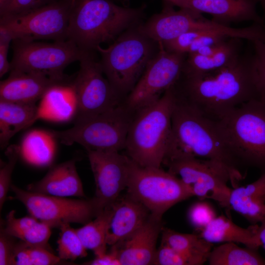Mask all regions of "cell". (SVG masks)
<instances>
[{"label":"cell","instance_id":"cell-42","mask_svg":"<svg viewBox=\"0 0 265 265\" xmlns=\"http://www.w3.org/2000/svg\"><path fill=\"white\" fill-rule=\"evenodd\" d=\"M12 39L5 32L0 31V77L10 71V63L7 58L8 51Z\"/></svg>","mask_w":265,"mask_h":265},{"label":"cell","instance_id":"cell-25","mask_svg":"<svg viewBox=\"0 0 265 265\" xmlns=\"http://www.w3.org/2000/svg\"><path fill=\"white\" fill-rule=\"evenodd\" d=\"M38 118V106L0 100V145L5 148L10 139Z\"/></svg>","mask_w":265,"mask_h":265},{"label":"cell","instance_id":"cell-12","mask_svg":"<svg viewBox=\"0 0 265 265\" xmlns=\"http://www.w3.org/2000/svg\"><path fill=\"white\" fill-rule=\"evenodd\" d=\"M10 188L14 199L24 205L30 215L51 228H59L71 223L84 225L102 211L94 198L76 199L58 197L25 190L14 185Z\"/></svg>","mask_w":265,"mask_h":265},{"label":"cell","instance_id":"cell-1","mask_svg":"<svg viewBox=\"0 0 265 265\" xmlns=\"http://www.w3.org/2000/svg\"><path fill=\"white\" fill-rule=\"evenodd\" d=\"M173 87L178 98L216 121L241 104L259 99L252 49L220 68L200 73H182Z\"/></svg>","mask_w":265,"mask_h":265},{"label":"cell","instance_id":"cell-4","mask_svg":"<svg viewBox=\"0 0 265 265\" xmlns=\"http://www.w3.org/2000/svg\"><path fill=\"white\" fill-rule=\"evenodd\" d=\"M141 9L119 5L111 0H77L72 11L67 39L85 52L114 41L139 18Z\"/></svg>","mask_w":265,"mask_h":265},{"label":"cell","instance_id":"cell-22","mask_svg":"<svg viewBox=\"0 0 265 265\" xmlns=\"http://www.w3.org/2000/svg\"><path fill=\"white\" fill-rule=\"evenodd\" d=\"M27 190L62 197H85L74 159L53 166L41 180L29 185Z\"/></svg>","mask_w":265,"mask_h":265},{"label":"cell","instance_id":"cell-41","mask_svg":"<svg viewBox=\"0 0 265 265\" xmlns=\"http://www.w3.org/2000/svg\"><path fill=\"white\" fill-rule=\"evenodd\" d=\"M15 238L0 227V265H11L12 259L17 243Z\"/></svg>","mask_w":265,"mask_h":265},{"label":"cell","instance_id":"cell-5","mask_svg":"<svg viewBox=\"0 0 265 265\" xmlns=\"http://www.w3.org/2000/svg\"><path fill=\"white\" fill-rule=\"evenodd\" d=\"M215 121L225 145L239 166L265 172V102L250 100Z\"/></svg>","mask_w":265,"mask_h":265},{"label":"cell","instance_id":"cell-44","mask_svg":"<svg viewBox=\"0 0 265 265\" xmlns=\"http://www.w3.org/2000/svg\"><path fill=\"white\" fill-rule=\"evenodd\" d=\"M11 265H32L27 244L20 240L16 243Z\"/></svg>","mask_w":265,"mask_h":265},{"label":"cell","instance_id":"cell-13","mask_svg":"<svg viewBox=\"0 0 265 265\" xmlns=\"http://www.w3.org/2000/svg\"><path fill=\"white\" fill-rule=\"evenodd\" d=\"M159 50L145 70L124 103L135 113L158 101L179 80L186 54L166 50L159 43Z\"/></svg>","mask_w":265,"mask_h":265},{"label":"cell","instance_id":"cell-38","mask_svg":"<svg viewBox=\"0 0 265 265\" xmlns=\"http://www.w3.org/2000/svg\"><path fill=\"white\" fill-rule=\"evenodd\" d=\"M216 216V212L212 206L202 200L193 204L187 212L188 221L191 226L199 232Z\"/></svg>","mask_w":265,"mask_h":265},{"label":"cell","instance_id":"cell-32","mask_svg":"<svg viewBox=\"0 0 265 265\" xmlns=\"http://www.w3.org/2000/svg\"><path fill=\"white\" fill-rule=\"evenodd\" d=\"M57 240L58 256L61 260H75L87 255V249L79 237L76 229L70 224L62 225Z\"/></svg>","mask_w":265,"mask_h":265},{"label":"cell","instance_id":"cell-27","mask_svg":"<svg viewBox=\"0 0 265 265\" xmlns=\"http://www.w3.org/2000/svg\"><path fill=\"white\" fill-rule=\"evenodd\" d=\"M55 139L49 131H31L22 140L20 155L30 164L40 167L48 166L54 157Z\"/></svg>","mask_w":265,"mask_h":265},{"label":"cell","instance_id":"cell-30","mask_svg":"<svg viewBox=\"0 0 265 265\" xmlns=\"http://www.w3.org/2000/svg\"><path fill=\"white\" fill-rule=\"evenodd\" d=\"M161 233V242L204 263L208 261L213 244L205 240L199 234L181 233L163 227Z\"/></svg>","mask_w":265,"mask_h":265},{"label":"cell","instance_id":"cell-20","mask_svg":"<svg viewBox=\"0 0 265 265\" xmlns=\"http://www.w3.org/2000/svg\"><path fill=\"white\" fill-rule=\"evenodd\" d=\"M243 39L230 37L186 54L183 73L195 74L215 70L232 62L242 53Z\"/></svg>","mask_w":265,"mask_h":265},{"label":"cell","instance_id":"cell-14","mask_svg":"<svg viewBox=\"0 0 265 265\" xmlns=\"http://www.w3.org/2000/svg\"><path fill=\"white\" fill-rule=\"evenodd\" d=\"M79 62L80 69L71 82L77 104L74 120L97 115L123 103L122 97L104 77L101 64L92 52L84 51Z\"/></svg>","mask_w":265,"mask_h":265},{"label":"cell","instance_id":"cell-39","mask_svg":"<svg viewBox=\"0 0 265 265\" xmlns=\"http://www.w3.org/2000/svg\"><path fill=\"white\" fill-rule=\"evenodd\" d=\"M236 192L252 199L265 203V171L261 172L260 177L246 186L233 188Z\"/></svg>","mask_w":265,"mask_h":265},{"label":"cell","instance_id":"cell-35","mask_svg":"<svg viewBox=\"0 0 265 265\" xmlns=\"http://www.w3.org/2000/svg\"><path fill=\"white\" fill-rule=\"evenodd\" d=\"M201 260L182 253L161 242L157 248L153 265H201Z\"/></svg>","mask_w":265,"mask_h":265},{"label":"cell","instance_id":"cell-34","mask_svg":"<svg viewBox=\"0 0 265 265\" xmlns=\"http://www.w3.org/2000/svg\"><path fill=\"white\" fill-rule=\"evenodd\" d=\"M254 76L259 99L265 102V24L262 35L252 42Z\"/></svg>","mask_w":265,"mask_h":265},{"label":"cell","instance_id":"cell-3","mask_svg":"<svg viewBox=\"0 0 265 265\" xmlns=\"http://www.w3.org/2000/svg\"><path fill=\"white\" fill-rule=\"evenodd\" d=\"M176 102L173 86L156 102L135 112L125 149L137 164L160 167L171 133V118Z\"/></svg>","mask_w":265,"mask_h":265},{"label":"cell","instance_id":"cell-36","mask_svg":"<svg viewBox=\"0 0 265 265\" xmlns=\"http://www.w3.org/2000/svg\"><path fill=\"white\" fill-rule=\"evenodd\" d=\"M20 146L11 145L6 150L7 161L0 169V209L1 210L6 201L7 194L11 187V177L20 155Z\"/></svg>","mask_w":265,"mask_h":265},{"label":"cell","instance_id":"cell-21","mask_svg":"<svg viewBox=\"0 0 265 265\" xmlns=\"http://www.w3.org/2000/svg\"><path fill=\"white\" fill-rule=\"evenodd\" d=\"M149 211L128 194L114 203V211L107 232V244L112 246L133 233L149 219Z\"/></svg>","mask_w":265,"mask_h":265},{"label":"cell","instance_id":"cell-28","mask_svg":"<svg viewBox=\"0 0 265 265\" xmlns=\"http://www.w3.org/2000/svg\"><path fill=\"white\" fill-rule=\"evenodd\" d=\"M113 211L114 204L106 207L83 226L76 229L84 247L92 250L96 256H101L107 251V234Z\"/></svg>","mask_w":265,"mask_h":265},{"label":"cell","instance_id":"cell-24","mask_svg":"<svg viewBox=\"0 0 265 265\" xmlns=\"http://www.w3.org/2000/svg\"><path fill=\"white\" fill-rule=\"evenodd\" d=\"M77 111V101L71 82L58 84L48 89L41 98L38 118L65 122L74 118Z\"/></svg>","mask_w":265,"mask_h":265},{"label":"cell","instance_id":"cell-40","mask_svg":"<svg viewBox=\"0 0 265 265\" xmlns=\"http://www.w3.org/2000/svg\"><path fill=\"white\" fill-rule=\"evenodd\" d=\"M32 265H54L61 263L58 256L46 247L27 244Z\"/></svg>","mask_w":265,"mask_h":265},{"label":"cell","instance_id":"cell-8","mask_svg":"<svg viewBox=\"0 0 265 265\" xmlns=\"http://www.w3.org/2000/svg\"><path fill=\"white\" fill-rule=\"evenodd\" d=\"M126 189L127 194L160 219L172 207L193 196L188 187L168 171L143 167L132 159Z\"/></svg>","mask_w":265,"mask_h":265},{"label":"cell","instance_id":"cell-37","mask_svg":"<svg viewBox=\"0 0 265 265\" xmlns=\"http://www.w3.org/2000/svg\"><path fill=\"white\" fill-rule=\"evenodd\" d=\"M54 1L55 0H5L0 5V17L26 14Z\"/></svg>","mask_w":265,"mask_h":265},{"label":"cell","instance_id":"cell-46","mask_svg":"<svg viewBox=\"0 0 265 265\" xmlns=\"http://www.w3.org/2000/svg\"><path fill=\"white\" fill-rule=\"evenodd\" d=\"M259 3L261 4L265 15V0H259Z\"/></svg>","mask_w":265,"mask_h":265},{"label":"cell","instance_id":"cell-31","mask_svg":"<svg viewBox=\"0 0 265 265\" xmlns=\"http://www.w3.org/2000/svg\"><path fill=\"white\" fill-rule=\"evenodd\" d=\"M230 37L217 31H192L161 44L167 51L187 54L195 53L204 47L217 43Z\"/></svg>","mask_w":265,"mask_h":265},{"label":"cell","instance_id":"cell-19","mask_svg":"<svg viewBox=\"0 0 265 265\" xmlns=\"http://www.w3.org/2000/svg\"><path fill=\"white\" fill-rule=\"evenodd\" d=\"M46 75L34 73H10L0 83V100L22 104H35L53 86L68 84Z\"/></svg>","mask_w":265,"mask_h":265},{"label":"cell","instance_id":"cell-18","mask_svg":"<svg viewBox=\"0 0 265 265\" xmlns=\"http://www.w3.org/2000/svg\"><path fill=\"white\" fill-rule=\"evenodd\" d=\"M162 228V219L151 215L133 233L114 244L121 265H153L157 241Z\"/></svg>","mask_w":265,"mask_h":265},{"label":"cell","instance_id":"cell-17","mask_svg":"<svg viewBox=\"0 0 265 265\" xmlns=\"http://www.w3.org/2000/svg\"><path fill=\"white\" fill-rule=\"evenodd\" d=\"M164 0L180 8L211 15L213 21L226 26L245 21L258 24L265 21V17H261L257 12L259 0Z\"/></svg>","mask_w":265,"mask_h":265},{"label":"cell","instance_id":"cell-23","mask_svg":"<svg viewBox=\"0 0 265 265\" xmlns=\"http://www.w3.org/2000/svg\"><path fill=\"white\" fill-rule=\"evenodd\" d=\"M258 226L259 224H252L243 228L234 223L229 216L221 215L216 216L200 232L199 235L212 244L233 242L258 250L261 247Z\"/></svg>","mask_w":265,"mask_h":265},{"label":"cell","instance_id":"cell-11","mask_svg":"<svg viewBox=\"0 0 265 265\" xmlns=\"http://www.w3.org/2000/svg\"><path fill=\"white\" fill-rule=\"evenodd\" d=\"M168 171L179 177L191 190L193 196L201 200L215 201L229 213V200L232 188L238 182L225 166L209 160L189 158L175 160L165 164Z\"/></svg>","mask_w":265,"mask_h":265},{"label":"cell","instance_id":"cell-16","mask_svg":"<svg viewBox=\"0 0 265 265\" xmlns=\"http://www.w3.org/2000/svg\"><path fill=\"white\" fill-rule=\"evenodd\" d=\"M100 209L114 204L127 188L131 159L119 152L87 151Z\"/></svg>","mask_w":265,"mask_h":265},{"label":"cell","instance_id":"cell-2","mask_svg":"<svg viewBox=\"0 0 265 265\" xmlns=\"http://www.w3.org/2000/svg\"><path fill=\"white\" fill-rule=\"evenodd\" d=\"M209 160L227 167L238 181L239 165L230 153L215 121L178 98L171 118V133L163 164L185 158Z\"/></svg>","mask_w":265,"mask_h":265},{"label":"cell","instance_id":"cell-26","mask_svg":"<svg viewBox=\"0 0 265 265\" xmlns=\"http://www.w3.org/2000/svg\"><path fill=\"white\" fill-rule=\"evenodd\" d=\"M15 214L13 210L6 215L1 227L5 232L28 245L49 249L51 227L31 215L16 218Z\"/></svg>","mask_w":265,"mask_h":265},{"label":"cell","instance_id":"cell-6","mask_svg":"<svg viewBox=\"0 0 265 265\" xmlns=\"http://www.w3.org/2000/svg\"><path fill=\"white\" fill-rule=\"evenodd\" d=\"M151 41L138 29L119 36L107 48H97L103 72L121 97L132 90L154 56Z\"/></svg>","mask_w":265,"mask_h":265},{"label":"cell","instance_id":"cell-15","mask_svg":"<svg viewBox=\"0 0 265 265\" xmlns=\"http://www.w3.org/2000/svg\"><path fill=\"white\" fill-rule=\"evenodd\" d=\"M168 3L161 12L153 16L139 28L153 41L163 44L185 33L198 30L217 31L241 39L247 35L245 27L235 28L222 25L208 19L200 12L187 8L175 10Z\"/></svg>","mask_w":265,"mask_h":265},{"label":"cell","instance_id":"cell-7","mask_svg":"<svg viewBox=\"0 0 265 265\" xmlns=\"http://www.w3.org/2000/svg\"><path fill=\"white\" fill-rule=\"evenodd\" d=\"M135 113L123 102L102 113L74 120V126L70 129L49 132L66 145L77 143L86 151L120 152L125 148Z\"/></svg>","mask_w":265,"mask_h":265},{"label":"cell","instance_id":"cell-33","mask_svg":"<svg viewBox=\"0 0 265 265\" xmlns=\"http://www.w3.org/2000/svg\"><path fill=\"white\" fill-rule=\"evenodd\" d=\"M229 204L231 210L240 214L252 224H258L265 219V203L239 194L232 189Z\"/></svg>","mask_w":265,"mask_h":265},{"label":"cell","instance_id":"cell-45","mask_svg":"<svg viewBox=\"0 0 265 265\" xmlns=\"http://www.w3.org/2000/svg\"><path fill=\"white\" fill-rule=\"evenodd\" d=\"M258 236L261 246H262L265 250V219L262 221L259 225Z\"/></svg>","mask_w":265,"mask_h":265},{"label":"cell","instance_id":"cell-29","mask_svg":"<svg viewBox=\"0 0 265 265\" xmlns=\"http://www.w3.org/2000/svg\"><path fill=\"white\" fill-rule=\"evenodd\" d=\"M257 250L224 242L212 248L207 262L210 265H265V259Z\"/></svg>","mask_w":265,"mask_h":265},{"label":"cell","instance_id":"cell-43","mask_svg":"<svg viewBox=\"0 0 265 265\" xmlns=\"http://www.w3.org/2000/svg\"><path fill=\"white\" fill-rule=\"evenodd\" d=\"M83 265H121L118 256L117 247L113 245L108 251L101 256H96L90 261L85 262Z\"/></svg>","mask_w":265,"mask_h":265},{"label":"cell","instance_id":"cell-10","mask_svg":"<svg viewBox=\"0 0 265 265\" xmlns=\"http://www.w3.org/2000/svg\"><path fill=\"white\" fill-rule=\"evenodd\" d=\"M77 0H58L26 14L0 17V30L13 40L67 39L72 11Z\"/></svg>","mask_w":265,"mask_h":265},{"label":"cell","instance_id":"cell-9","mask_svg":"<svg viewBox=\"0 0 265 265\" xmlns=\"http://www.w3.org/2000/svg\"><path fill=\"white\" fill-rule=\"evenodd\" d=\"M54 41L13 40L10 73L41 74L60 81L71 82L63 71L72 62L79 61L84 51L69 39Z\"/></svg>","mask_w":265,"mask_h":265}]
</instances>
